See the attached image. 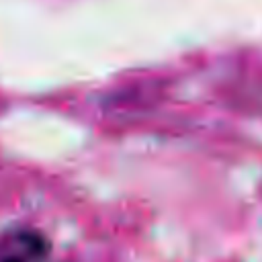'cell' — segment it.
Instances as JSON below:
<instances>
[{"label":"cell","mask_w":262,"mask_h":262,"mask_svg":"<svg viewBox=\"0 0 262 262\" xmlns=\"http://www.w3.org/2000/svg\"><path fill=\"white\" fill-rule=\"evenodd\" d=\"M49 242L33 229H10L0 233V262H39L47 256Z\"/></svg>","instance_id":"obj_1"}]
</instances>
